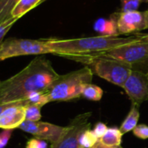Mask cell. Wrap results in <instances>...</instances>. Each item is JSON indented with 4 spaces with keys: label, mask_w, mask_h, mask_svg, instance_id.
Listing matches in <instances>:
<instances>
[{
    "label": "cell",
    "mask_w": 148,
    "mask_h": 148,
    "mask_svg": "<svg viewBox=\"0 0 148 148\" xmlns=\"http://www.w3.org/2000/svg\"><path fill=\"white\" fill-rule=\"evenodd\" d=\"M92 148H122L121 146H117V147H108V146H106L104 144H102L99 140L95 144V146Z\"/></svg>",
    "instance_id": "obj_25"
},
{
    "label": "cell",
    "mask_w": 148,
    "mask_h": 148,
    "mask_svg": "<svg viewBox=\"0 0 148 148\" xmlns=\"http://www.w3.org/2000/svg\"><path fill=\"white\" fill-rule=\"evenodd\" d=\"M140 34L126 37L120 36H91L73 39H48L53 55L68 58L70 56H96L120 46L139 41Z\"/></svg>",
    "instance_id": "obj_2"
},
{
    "label": "cell",
    "mask_w": 148,
    "mask_h": 148,
    "mask_svg": "<svg viewBox=\"0 0 148 148\" xmlns=\"http://www.w3.org/2000/svg\"><path fill=\"white\" fill-rule=\"evenodd\" d=\"M43 1L44 0H20L11 11V16L19 19Z\"/></svg>",
    "instance_id": "obj_13"
},
{
    "label": "cell",
    "mask_w": 148,
    "mask_h": 148,
    "mask_svg": "<svg viewBox=\"0 0 148 148\" xmlns=\"http://www.w3.org/2000/svg\"><path fill=\"white\" fill-rule=\"evenodd\" d=\"M12 132L13 130H3L0 133V148H4L7 146L12 135Z\"/></svg>",
    "instance_id": "obj_24"
},
{
    "label": "cell",
    "mask_w": 148,
    "mask_h": 148,
    "mask_svg": "<svg viewBox=\"0 0 148 148\" xmlns=\"http://www.w3.org/2000/svg\"><path fill=\"white\" fill-rule=\"evenodd\" d=\"M98 141L99 139L96 137L93 131L88 129L82 134L79 139V147L80 148H92Z\"/></svg>",
    "instance_id": "obj_17"
},
{
    "label": "cell",
    "mask_w": 148,
    "mask_h": 148,
    "mask_svg": "<svg viewBox=\"0 0 148 148\" xmlns=\"http://www.w3.org/2000/svg\"><path fill=\"white\" fill-rule=\"evenodd\" d=\"M93 73L87 67L59 75L51 88L45 91L48 102L68 101L80 98L83 88L92 83Z\"/></svg>",
    "instance_id": "obj_4"
},
{
    "label": "cell",
    "mask_w": 148,
    "mask_h": 148,
    "mask_svg": "<svg viewBox=\"0 0 148 148\" xmlns=\"http://www.w3.org/2000/svg\"><path fill=\"white\" fill-rule=\"evenodd\" d=\"M20 0H0V23L11 16V11Z\"/></svg>",
    "instance_id": "obj_16"
},
{
    "label": "cell",
    "mask_w": 148,
    "mask_h": 148,
    "mask_svg": "<svg viewBox=\"0 0 148 148\" xmlns=\"http://www.w3.org/2000/svg\"><path fill=\"white\" fill-rule=\"evenodd\" d=\"M121 138H122V134L120 133V128L108 127L106 133L99 140L106 146L117 147V146H121Z\"/></svg>",
    "instance_id": "obj_14"
},
{
    "label": "cell",
    "mask_w": 148,
    "mask_h": 148,
    "mask_svg": "<svg viewBox=\"0 0 148 148\" xmlns=\"http://www.w3.org/2000/svg\"><path fill=\"white\" fill-rule=\"evenodd\" d=\"M140 107L138 105L133 104L130 112L128 113L127 116L126 117L125 121L121 124L120 127V133L123 134H126V133H129L133 131L137 126H138V121L140 119Z\"/></svg>",
    "instance_id": "obj_12"
},
{
    "label": "cell",
    "mask_w": 148,
    "mask_h": 148,
    "mask_svg": "<svg viewBox=\"0 0 148 148\" xmlns=\"http://www.w3.org/2000/svg\"><path fill=\"white\" fill-rule=\"evenodd\" d=\"M68 59L85 64L96 75L121 88L133 70L131 65L104 56H70Z\"/></svg>",
    "instance_id": "obj_3"
},
{
    "label": "cell",
    "mask_w": 148,
    "mask_h": 148,
    "mask_svg": "<svg viewBox=\"0 0 148 148\" xmlns=\"http://www.w3.org/2000/svg\"><path fill=\"white\" fill-rule=\"evenodd\" d=\"M118 30L120 35L131 34L148 29V10H131L118 15Z\"/></svg>",
    "instance_id": "obj_8"
},
{
    "label": "cell",
    "mask_w": 148,
    "mask_h": 148,
    "mask_svg": "<svg viewBox=\"0 0 148 148\" xmlns=\"http://www.w3.org/2000/svg\"><path fill=\"white\" fill-rule=\"evenodd\" d=\"M147 76H148V70H147Z\"/></svg>",
    "instance_id": "obj_28"
},
{
    "label": "cell",
    "mask_w": 148,
    "mask_h": 148,
    "mask_svg": "<svg viewBox=\"0 0 148 148\" xmlns=\"http://www.w3.org/2000/svg\"><path fill=\"white\" fill-rule=\"evenodd\" d=\"M121 2V12L137 10L139 6L142 3H147L148 0H120Z\"/></svg>",
    "instance_id": "obj_19"
},
{
    "label": "cell",
    "mask_w": 148,
    "mask_h": 148,
    "mask_svg": "<svg viewBox=\"0 0 148 148\" xmlns=\"http://www.w3.org/2000/svg\"><path fill=\"white\" fill-rule=\"evenodd\" d=\"M41 108L42 107L34 104L27 103L25 105V121H39L41 120Z\"/></svg>",
    "instance_id": "obj_18"
},
{
    "label": "cell",
    "mask_w": 148,
    "mask_h": 148,
    "mask_svg": "<svg viewBox=\"0 0 148 148\" xmlns=\"http://www.w3.org/2000/svg\"><path fill=\"white\" fill-rule=\"evenodd\" d=\"M59 75L48 59L38 56L16 75L0 81V104L25 100L34 92H45Z\"/></svg>",
    "instance_id": "obj_1"
},
{
    "label": "cell",
    "mask_w": 148,
    "mask_h": 148,
    "mask_svg": "<svg viewBox=\"0 0 148 148\" xmlns=\"http://www.w3.org/2000/svg\"><path fill=\"white\" fill-rule=\"evenodd\" d=\"M12 102H10V103H3V104H0V115H1V114L3 112V110L4 109H6L9 106H10V104H11Z\"/></svg>",
    "instance_id": "obj_26"
},
{
    "label": "cell",
    "mask_w": 148,
    "mask_h": 148,
    "mask_svg": "<svg viewBox=\"0 0 148 148\" xmlns=\"http://www.w3.org/2000/svg\"><path fill=\"white\" fill-rule=\"evenodd\" d=\"M26 100L15 101L10 104L0 115V128L3 130H14L19 128L25 121Z\"/></svg>",
    "instance_id": "obj_10"
},
{
    "label": "cell",
    "mask_w": 148,
    "mask_h": 148,
    "mask_svg": "<svg viewBox=\"0 0 148 148\" xmlns=\"http://www.w3.org/2000/svg\"><path fill=\"white\" fill-rule=\"evenodd\" d=\"M133 134L137 138H140L141 140H147L148 139V126L145 124L138 125L133 130Z\"/></svg>",
    "instance_id": "obj_21"
},
{
    "label": "cell",
    "mask_w": 148,
    "mask_h": 148,
    "mask_svg": "<svg viewBox=\"0 0 148 148\" xmlns=\"http://www.w3.org/2000/svg\"><path fill=\"white\" fill-rule=\"evenodd\" d=\"M141 35H142V37H143L145 40L148 41V34H141Z\"/></svg>",
    "instance_id": "obj_27"
},
{
    "label": "cell",
    "mask_w": 148,
    "mask_h": 148,
    "mask_svg": "<svg viewBox=\"0 0 148 148\" xmlns=\"http://www.w3.org/2000/svg\"><path fill=\"white\" fill-rule=\"evenodd\" d=\"M103 90L92 83L86 84L82 90V95L81 97L89 100V101H99L101 100L102 96H103Z\"/></svg>",
    "instance_id": "obj_15"
},
{
    "label": "cell",
    "mask_w": 148,
    "mask_h": 148,
    "mask_svg": "<svg viewBox=\"0 0 148 148\" xmlns=\"http://www.w3.org/2000/svg\"><path fill=\"white\" fill-rule=\"evenodd\" d=\"M22 131L32 134L35 138L55 143L61 136L65 127L57 126L44 121H25L19 127Z\"/></svg>",
    "instance_id": "obj_9"
},
{
    "label": "cell",
    "mask_w": 148,
    "mask_h": 148,
    "mask_svg": "<svg viewBox=\"0 0 148 148\" xmlns=\"http://www.w3.org/2000/svg\"><path fill=\"white\" fill-rule=\"evenodd\" d=\"M96 56H104L117 59L131 65L133 70L140 71V68L148 70V41L140 34V39L134 42L117 47Z\"/></svg>",
    "instance_id": "obj_5"
},
{
    "label": "cell",
    "mask_w": 148,
    "mask_h": 148,
    "mask_svg": "<svg viewBox=\"0 0 148 148\" xmlns=\"http://www.w3.org/2000/svg\"><path fill=\"white\" fill-rule=\"evenodd\" d=\"M118 15L114 14L110 18H99L93 24L95 31L99 33V36H119L120 33L118 30Z\"/></svg>",
    "instance_id": "obj_11"
},
{
    "label": "cell",
    "mask_w": 148,
    "mask_h": 148,
    "mask_svg": "<svg viewBox=\"0 0 148 148\" xmlns=\"http://www.w3.org/2000/svg\"><path fill=\"white\" fill-rule=\"evenodd\" d=\"M91 116L92 113H85L72 119L69 125L65 127L60 138L50 148H80L79 139L85 131L90 129Z\"/></svg>",
    "instance_id": "obj_6"
},
{
    "label": "cell",
    "mask_w": 148,
    "mask_h": 148,
    "mask_svg": "<svg viewBox=\"0 0 148 148\" xmlns=\"http://www.w3.org/2000/svg\"><path fill=\"white\" fill-rule=\"evenodd\" d=\"M123 88L133 104L139 107L148 101V76L147 73L133 70L125 82Z\"/></svg>",
    "instance_id": "obj_7"
},
{
    "label": "cell",
    "mask_w": 148,
    "mask_h": 148,
    "mask_svg": "<svg viewBox=\"0 0 148 148\" xmlns=\"http://www.w3.org/2000/svg\"><path fill=\"white\" fill-rule=\"evenodd\" d=\"M18 19L13 16H10V18L6 19L5 21L0 23V43L3 42V38L6 35V33L11 29L13 24L17 21Z\"/></svg>",
    "instance_id": "obj_20"
},
{
    "label": "cell",
    "mask_w": 148,
    "mask_h": 148,
    "mask_svg": "<svg viewBox=\"0 0 148 148\" xmlns=\"http://www.w3.org/2000/svg\"><path fill=\"white\" fill-rule=\"evenodd\" d=\"M108 127L105 124V123H102V122H99L95 125L94 128H93V133L94 134L96 135V137L99 140L100 138H102L104 136V134L106 133Z\"/></svg>",
    "instance_id": "obj_23"
},
{
    "label": "cell",
    "mask_w": 148,
    "mask_h": 148,
    "mask_svg": "<svg viewBox=\"0 0 148 148\" xmlns=\"http://www.w3.org/2000/svg\"><path fill=\"white\" fill-rule=\"evenodd\" d=\"M47 147L48 146L45 140L34 137L27 141L25 148H47Z\"/></svg>",
    "instance_id": "obj_22"
}]
</instances>
